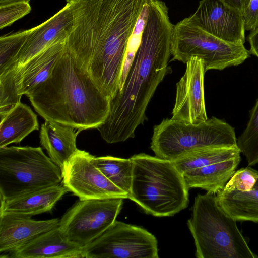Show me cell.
<instances>
[{
	"instance_id": "4fadbf2b",
	"label": "cell",
	"mask_w": 258,
	"mask_h": 258,
	"mask_svg": "<svg viewBox=\"0 0 258 258\" xmlns=\"http://www.w3.org/2000/svg\"><path fill=\"white\" fill-rule=\"evenodd\" d=\"M189 18L203 30L225 42L243 45L245 42L242 13L221 0H201Z\"/></svg>"
},
{
	"instance_id": "277c9868",
	"label": "cell",
	"mask_w": 258,
	"mask_h": 258,
	"mask_svg": "<svg viewBox=\"0 0 258 258\" xmlns=\"http://www.w3.org/2000/svg\"><path fill=\"white\" fill-rule=\"evenodd\" d=\"M130 159L133 169L128 199L156 217L172 216L187 208L189 188L171 161L145 153Z\"/></svg>"
},
{
	"instance_id": "83f0119b",
	"label": "cell",
	"mask_w": 258,
	"mask_h": 258,
	"mask_svg": "<svg viewBox=\"0 0 258 258\" xmlns=\"http://www.w3.org/2000/svg\"><path fill=\"white\" fill-rule=\"evenodd\" d=\"M257 170L250 166L236 171L225 185L223 190L249 191L255 185L257 180Z\"/></svg>"
},
{
	"instance_id": "ffe728a7",
	"label": "cell",
	"mask_w": 258,
	"mask_h": 258,
	"mask_svg": "<svg viewBox=\"0 0 258 258\" xmlns=\"http://www.w3.org/2000/svg\"><path fill=\"white\" fill-rule=\"evenodd\" d=\"M240 156L190 170L183 174L189 188H200L216 195L221 191L236 171Z\"/></svg>"
},
{
	"instance_id": "7402d4cb",
	"label": "cell",
	"mask_w": 258,
	"mask_h": 258,
	"mask_svg": "<svg viewBox=\"0 0 258 258\" xmlns=\"http://www.w3.org/2000/svg\"><path fill=\"white\" fill-rule=\"evenodd\" d=\"M216 195L220 206L236 221L258 223V178L249 191L222 190Z\"/></svg>"
},
{
	"instance_id": "8fae6325",
	"label": "cell",
	"mask_w": 258,
	"mask_h": 258,
	"mask_svg": "<svg viewBox=\"0 0 258 258\" xmlns=\"http://www.w3.org/2000/svg\"><path fill=\"white\" fill-rule=\"evenodd\" d=\"M94 156L77 152L62 169V184L79 200L128 199V195L112 183L94 164Z\"/></svg>"
},
{
	"instance_id": "7a4b0ae2",
	"label": "cell",
	"mask_w": 258,
	"mask_h": 258,
	"mask_svg": "<svg viewBox=\"0 0 258 258\" xmlns=\"http://www.w3.org/2000/svg\"><path fill=\"white\" fill-rule=\"evenodd\" d=\"M174 25L161 0H151L141 39L123 83L110 100L109 112L97 129L107 143L135 137L147 120L146 111L157 87L169 71Z\"/></svg>"
},
{
	"instance_id": "3957f363",
	"label": "cell",
	"mask_w": 258,
	"mask_h": 258,
	"mask_svg": "<svg viewBox=\"0 0 258 258\" xmlns=\"http://www.w3.org/2000/svg\"><path fill=\"white\" fill-rule=\"evenodd\" d=\"M27 96L45 120L80 132L97 128L110 110V99L77 66L65 46L49 78Z\"/></svg>"
},
{
	"instance_id": "9a60e30c",
	"label": "cell",
	"mask_w": 258,
	"mask_h": 258,
	"mask_svg": "<svg viewBox=\"0 0 258 258\" xmlns=\"http://www.w3.org/2000/svg\"><path fill=\"white\" fill-rule=\"evenodd\" d=\"M31 217L0 211V252L17 250L39 235L59 226L53 218L35 220Z\"/></svg>"
},
{
	"instance_id": "f1b7e54d",
	"label": "cell",
	"mask_w": 258,
	"mask_h": 258,
	"mask_svg": "<svg viewBox=\"0 0 258 258\" xmlns=\"http://www.w3.org/2000/svg\"><path fill=\"white\" fill-rule=\"evenodd\" d=\"M31 7L29 2H17L0 5V29L13 24L29 14Z\"/></svg>"
},
{
	"instance_id": "44dd1931",
	"label": "cell",
	"mask_w": 258,
	"mask_h": 258,
	"mask_svg": "<svg viewBox=\"0 0 258 258\" xmlns=\"http://www.w3.org/2000/svg\"><path fill=\"white\" fill-rule=\"evenodd\" d=\"M38 129L37 115L29 106L20 102L1 118L0 148L19 143Z\"/></svg>"
},
{
	"instance_id": "d4e9b609",
	"label": "cell",
	"mask_w": 258,
	"mask_h": 258,
	"mask_svg": "<svg viewBox=\"0 0 258 258\" xmlns=\"http://www.w3.org/2000/svg\"><path fill=\"white\" fill-rule=\"evenodd\" d=\"M21 74L19 68H14L0 73V118L20 102Z\"/></svg>"
},
{
	"instance_id": "2e32d148",
	"label": "cell",
	"mask_w": 258,
	"mask_h": 258,
	"mask_svg": "<svg viewBox=\"0 0 258 258\" xmlns=\"http://www.w3.org/2000/svg\"><path fill=\"white\" fill-rule=\"evenodd\" d=\"M83 248L70 241L58 226L9 253L14 258H84Z\"/></svg>"
},
{
	"instance_id": "7c38bea8",
	"label": "cell",
	"mask_w": 258,
	"mask_h": 258,
	"mask_svg": "<svg viewBox=\"0 0 258 258\" xmlns=\"http://www.w3.org/2000/svg\"><path fill=\"white\" fill-rule=\"evenodd\" d=\"M183 76L176 84L172 118L197 123L208 119L205 108L203 61L192 57L186 63Z\"/></svg>"
},
{
	"instance_id": "e0dca14e",
	"label": "cell",
	"mask_w": 258,
	"mask_h": 258,
	"mask_svg": "<svg viewBox=\"0 0 258 258\" xmlns=\"http://www.w3.org/2000/svg\"><path fill=\"white\" fill-rule=\"evenodd\" d=\"M80 132L72 126L53 121L45 120L41 126L40 144L61 170L78 150L76 138Z\"/></svg>"
},
{
	"instance_id": "603a6c76",
	"label": "cell",
	"mask_w": 258,
	"mask_h": 258,
	"mask_svg": "<svg viewBox=\"0 0 258 258\" xmlns=\"http://www.w3.org/2000/svg\"><path fill=\"white\" fill-rule=\"evenodd\" d=\"M240 153L237 146L209 148L194 151L171 161L183 174L190 170L240 156Z\"/></svg>"
},
{
	"instance_id": "1f68e13d",
	"label": "cell",
	"mask_w": 258,
	"mask_h": 258,
	"mask_svg": "<svg viewBox=\"0 0 258 258\" xmlns=\"http://www.w3.org/2000/svg\"><path fill=\"white\" fill-rule=\"evenodd\" d=\"M230 7L240 12L242 15L250 0H221Z\"/></svg>"
},
{
	"instance_id": "5b68a950",
	"label": "cell",
	"mask_w": 258,
	"mask_h": 258,
	"mask_svg": "<svg viewBox=\"0 0 258 258\" xmlns=\"http://www.w3.org/2000/svg\"><path fill=\"white\" fill-rule=\"evenodd\" d=\"M236 221L209 192L195 198L187 224L193 237L197 258H257L239 230Z\"/></svg>"
},
{
	"instance_id": "9c48e42d",
	"label": "cell",
	"mask_w": 258,
	"mask_h": 258,
	"mask_svg": "<svg viewBox=\"0 0 258 258\" xmlns=\"http://www.w3.org/2000/svg\"><path fill=\"white\" fill-rule=\"evenodd\" d=\"M123 199L79 200L62 216L59 228L71 242L85 247L116 221Z\"/></svg>"
},
{
	"instance_id": "f546056e",
	"label": "cell",
	"mask_w": 258,
	"mask_h": 258,
	"mask_svg": "<svg viewBox=\"0 0 258 258\" xmlns=\"http://www.w3.org/2000/svg\"><path fill=\"white\" fill-rule=\"evenodd\" d=\"M243 17L245 30L251 31L258 27V0H250Z\"/></svg>"
},
{
	"instance_id": "cb8c5ba5",
	"label": "cell",
	"mask_w": 258,
	"mask_h": 258,
	"mask_svg": "<svg viewBox=\"0 0 258 258\" xmlns=\"http://www.w3.org/2000/svg\"><path fill=\"white\" fill-rule=\"evenodd\" d=\"M92 161L112 183L128 196L132 187L133 169V162L130 158L93 156Z\"/></svg>"
},
{
	"instance_id": "4316f807",
	"label": "cell",
	"mask_w": 258,
	"mask_h": 258,
	"mask_svg": "<svg viewBox=\"0 0 258 258\" xmlns=\"http://www.w3.org/2000/svg\"><path fill=\"white\" fill-rule=\"evenodd\" d=\"M28 30L0 37V72L16 56L26 39Z\"/></svg>"
},
{
	"instance_id": "d6a6232c",
	"label": "cell",
	"mask_w": 258,
	"mask_h": 258,
	"mask_svg": "<svg viewBox=\"0 0 258 258\" xmlns=\"http://www.w3.org/2000/svg\"><path fill=\"white\" fill-rule=\"evenodd\" d=\"M31 0H0V5L17 2H29Z\"/></svg>"
},
{
	"instance_id": "6da1fadb",
	"label": "cell",
	"mask_w": 258,
	"mask_h": 258,
	"mask_svg": "<svg viewBox=\"0 0 258 258\" xmlns=\"http://www.w3.org/2000/svg\"><path fill=\"white\" fill-rule=\"evenodd\" d=\"M150 0H66L73 17L65 48L109 99L118 91L130 41Z\"/></svg>"
},
{
	"instance_id": "ba28073f",
	"label": "cell",
	"mask_w": 258,
	"mask_h": 258,
	"mask_svg": "<svg viewBox=\"0 0 258 258\" xmlns=\"http://www.w3.org/2000/svg\"><path fill=\"white\" fill-rule=\"evenodd\" d=\"M250 55L243 44L228 43L214 36L196 25L189 17L174 25L173 60L186 64L192 57H196L203 61L206 72L239 65Z\"/></svg>"
},
{
	"instance_id": "52a82bcc",
	"label": "cell",
	"mask_w": 258,
	"mask_h": 258,
	"mask_svg": "<svg viewBox=\"0 0 258 258\" xmlns=\"http://www.w3.org/2000/svg\"><path fill=\"white\" fill-rule=\"evenodd\" d=\"M61 169L40 147L0 148V199L7 200L62 182Z\"/></svg>"
},
{
	"instance_id": "5bb4252c",
	"label": "cell",
	"mask_w": 258,
	"mask_h": 258,
	"mask_svg": "<svg viewBox=\"0 0 258 258\" xmlns=\"http://www.w3.org/2000/svg\"><path fill=\"white\" fill-rule=\"evenodd\" d=\"M72 26V15L66 4L49 19L28 29L27 36L19 52L0 73L21 67L56 41L66 38Z\"/></svg>"
},
{
	"instance_id": "4dcf8cb0",
	"label": "cell",
	"mask_w": 258,
	"mask_h": 258,
	"mask_svg": "<svg viewBox=\"0 0 258 258\" xmlns=\"http://www.w3.org/2000/svg\"><path fill=\"white\" fill-rule=\"evenodd\" d=\"M249 43L250 54L256 56L258 58V27L250 31L247 37Z\"/></svg>"
},
{
	"instance_id": "d6986e66",
	"label": "cell",
	"mask_w": 258,
	"mask_h": 258,
	"mask_svg": "<svg viewBox=\"0 0 258 258\" xmlns=\"http://www.w3.org/2000/svg\"><path fill=\"white\" fill-rule=\"evenodd\" d=\"M68 191L63 185L58 184L1 200L0 211L32 217L51 210Z\"/></svg>"
},
{
	"instance_id": "8992f818",
	"label": "cell",
	"mask_w": 258,
	"mask_h": 258,
	"mask_svg": "<svg viewBox=\"0 0 258 258\" xmlns=\"http://www.w3.org/2000/svg\"><path fill=\"white\" fill-rule=\"evenodd\" d=\"M237 146L234 128L212 117L197 123L163 119L154 127L150 148L156 156L173 161L202 149Z\"/></svg>"
},
{
	"instance_id": "ac0fdd59",
	"label": "cell",
	"mask_w": 258,
	"mask_h": 258,
	"mask_svg": "<svg viewBox=\"0 0 258 258\" xmlns=\"http://www.w3.org/2000/svg\"><path fill=\"white\" fill-rule=\"evenodd\" d=\"M66 38L56 41L25 64L17 68L21 74L20 93L22 95L27 96L49 78L63 53Z\"/></svg>"
},
{
	"instance_id": "30bf717a",
	"label": "cell",
	"mask_w": 258,
	"mask_h": 258,
	"mask_svg": "<svg viewBox=\"0 0 258 258\" xmlns=\"http://www.w3.org/2000/svg\"><path fill=\"white\" fill-rule=\"evenodd\" d=\"M84 258H158V241L145 229L115 221L83 248Z\"/></svg>"
},
{
	"instance_id": "484cf974",
	"label": "cell",
	"mask_w": 258,
	"mask_h": 258,
	"mask_svg": "<svg viewBox=\"0 0 258 258\" xmlns=\"http://www.w3.org/2000/svg\"><path fill=\"white\" fill-rule=\"evenodd\" d=\"M237 145L245 157L248 166L258 164V99L251 110L246 128L237 140Z\"/></svg>"
}]
</instances>
